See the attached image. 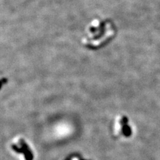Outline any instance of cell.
<instances>
[{"instance_id": "obj_1", "label": "cell", "mask_w": 160, "mask_h": 160, "mask_svg": "<svg viewBox=\"0 0 160 160\" xmlns=\"http://www.w3.org/2000/svg\"><path fill=\"white\" fill-rule=\"evenodd\" d=\"M10 148L13 153L18 155L24 160H32L34 157L33 151L28 143L22 138H17L11 142Z\"/></svg>"}, {"instance_id": "obj_2", "label": "cell", "mask_w": 160, "mask_h": 160, "mask_svg": "<svg viewBox=\"0 0 160 160\" xmlns=\"http://www.w3.org/2000/svg\"><path fill=\"white\" fill-rule=\"evenodd\" d=\"M114 134L119 138L130 137L132 134V129L126 117L122 116L116 118L114 125Z\"/></svg>"}]
</instances>
